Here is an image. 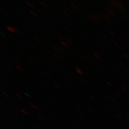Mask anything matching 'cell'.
Returning <instances> with one entry per match:
<instances>
[{
	"label": "cell",
	"mask_w": 129,
	"mask_h": 129,
	"mask_svg": "<svg viewBox=\"0 0 129 129\" xmlns=\"http://www.w3.org/2000/svg\"><path fill=\"white\" fill-rule=\"evenodd\" d=\"M93 54H94V55L95 56V58H96V59H100V56L97 54V53H93Z\"/></svg>",
	"instance_id": "30bf717a"
},
{
	"label": "cell",
	"mask_w": 129,
	"mask_h": 129,
	"mask_svg": "<svg viewBox=\"0 0 129 129\" xmlns=\"http://www.w3.org/2000/svg\"><path fill=\"white\" fill-rule=\"evenodd\" d=\"M60 1H61V2H62V3H65V2H64V1H63V0H60Z\"/></svg>",
	"instance_id": "2e32d148"
},
{
	"label": "cell",
	"mask_w": 129,
	"mask_h": 129,
	"mask_svg": "<svg viewBox=\"0 0 129 129\" xmlns=\"http://www.w3.org/2000/svg\"><path fill=\"white\" fill-rule=\"evenodd\" d=\"M89 19L91 21H94L95 20V21L97 22H99L100 21V19L99 18V17H98V16L94 15V14H91L90 16L89 17Z\"/></svg>",
	"instance_id": "6da1fadb"
},
{
	"label": "cell",
	"mask_w": 129,
	"mask_h": 129,
	"mask_svg": "<svg viewBox=\"0 0 129 129\" xmlns=\"http://www.w3.org/2000/svg\"><path fill=\"white\" fill-rule=\"evenodd\" d=\"M40 5H41L42 6H43V7H47V5H46V4L44 3V2H42V1H40Z\"/></svg>",
	"instance_id": "8fae6325"
},
{
	"label": "cell",
	"mask_w": 129,
	"mask_h": 129,
	"mask_svg": "<svg viewBox=\"0 0 129 129\" xmlns=\"http://www.w3.org/2000/svg\"><path fill=\"white\" fill-rule=\"evenodd\" d=\"M71 5H72L73 7L75 8V9H76V10H79V7L76 6L74 3H73V2H71Z\"/></svg>",
	"instance_id": "8992f818"
},
{
	"label": "cell",
	"mask_w": 129,
	"mask_h": 129,
	"mask_svg": "<svg viewBox=\"0 0 129 129\" xmlns=\"http://www.w3.org/2000/svg\"><path fill=\"white\" fill-rule=\"evenodd\" d=\"M5 15H6V16H7L8 18H10V17H10V16L9 15H8L7 13H5Z\"/></svg>",
	"instance_id": "5bb4252c"
},
{
	"label": "cell",
	"mask_w": 129,
	"mask_h": 129,
	"mask_svg": "<svg viewBox=\"0 0 129 129\" xmlns=\"http://www.w3.org/2000/svg\"><path fill=\"white\" fill-rule=\"evenodd\" d=\"M26 4L27 6H29V7H30L31 8H34V6H33V5L32 4L29 2H26Z\"/></svg>",
	"instance_id": "52a82bcc"
},
{
	"label": "cell",
	"mask_w": 129,
	"mask_h": 129,
	"mask_svg": "<svg viewBox=\"0 0 129 129\" xmlns=\"http://www.w3.org/2000/svg\"><path fill=\"white\" fill-rule=\"evenodd\" d=\"M6 64H7V66H9V67H11V66H10V64H9V63H7V62H6Z\"/></svg>",
	"instance_id": "9a60e30c"
},
{
	"label": "cell",
	"mask_w": 129,
	"mask_h": 129,
	"mask_svg": "<svg viewBox=\"0 0 129 129\" xmlns=\"http://www.w3.org/2000/svg\"><path fill=\"white\" fill-rule=\"evenodd\" d=\"M7 29L9 31L12 32V33H15V32H17V33L21 34V32H20L17 29H16V28H15L13 26H7Z\"/></svg>",
	"instance_id": "7a4b0ae2"
},
{
	"label": "cell",
	"mask_w": 129,
	"mask_h": 129,
	"mask_svg": "<svg viewBox=\"0 0 129 129\" xmlns=\"http://www.w3.org/2000/svg\"><path fill=\"white\" fill-rule=\"evenodd\" d=\"M63 14L64 15V16H66L67 17H70V14L68 13L67 11H63Z\"/></svg>",
	"instance_id": "5b68a950"
},
{
	"label": "cell",
	"mask_w": 129,
	"mask_h": 129,
	"mask_svg": "<svg viewBox=\"0 0 129 129\" xmlns=\"http://www.w3.org/2000/svg\"><path fill=\"white\" fill-rule=\"evenodd\" d=\"M16 68H17V69L18 70H19V71H21V72H22V71H23L22 68H21L18 65H16Z\"/></svg>",
	"instance_id": "9c48e42d"
},
{
	"label": "cell",
	"mask_w": 129,
	"mask_h": 129,
	"mask_svg": "<svg viewBox=\"0 0 129 129\" xmlns=\"http://www.w3.org/2000/svg\"><path fill=\"white\" fill-rule=\"evenodd\" d=\"M34 39H35L36 40H37V41L39 42H42V40L40 39V38H38V37H36V36H35V37H34Z\"/></svg>",
	"instance_id": "ba28073f"
},
{
	"label": "cell",
	"mask_w": 129,
	"mask_h": 129,
	"mask_svg": "<svg viewBox=\"0 0 129 129\" xmlns=\"http://www.w3.org/2000/svg\"><path fill=\"white\" fill-rule=\"evenodd\" d=\"M54 55L55 56V57H56V58H57L58 59H61V58L60 57V56L58 55H57V54H54Z\"/></svg>",
	"instance_id": "4fadbf2b"
},
{
	"label": "cell",
	"mask_w": 129,
	"mask_h": 129,
	"mask_svg": "<svg viewBox=\"0 0 129 129\" xmlns=\"http://www.w3.org/2000/svg\"><path fill=\"white\" fill-rule=\"evenodd\" d=\"M75 70H76V72H77L78 73H79V74L82 75V74H83V73L82 71L81 70L80 68H79V67H76V68H75Z\"/></svg>",
	"instance_id": "3957f363"
},
{
	"label": "cell",
	"mask_w": 129,
	"mask_h": 129,
	"mask_svg": "<svg viewBox=\"0 0 129 129\" xmlns=\"http://www.w3.org/2000/svg\"><path fill=\"white\" fill-rule=\"evenodd\" d=\"M30 13H31L32 15H33L34 16H35V17H38V15L36 14V13H35V12H34L33 11H30Z\"/></svg>",
	"instance_id": "7c38bea8"
},
{
	"label": "cell",
	"mask_w": 129,
	"mask_h": 129,
	"mask_svg": "<svg viewBox=\"0 0 129 129\" xmlns=\"http://www.w3.org/2000/svg\"><path fill=\"white\" fill-rule=\"evenodd\" d=\"M60 44H61V45H62L64 47L68 48V47H69V46L68 45V44L67 43H66L65 42H64L63 41H61V42H60Z\"/></svg>",
	"instance_id": "277c9868"
}]
</instances>
